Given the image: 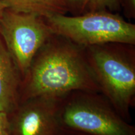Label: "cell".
I'll return each mask as SVG.
<instances>
[{"label": "cell", "mask_w": 135, "mask_h": 135, "mask_svg": "<svg viewBox=\"0 0 135 135\" xmlns=\"http://www.w3.org/2000/svg\"><path fill=\"white\" fill-rule=\"evenodd\" d=\"M99 92L85 49L53 34L34 57L21 81L20 102L32 98H61L74 91Z\"/></svg>", "instance_id": "1"}, {"label": "cell", "mask_w": 135, "mask_h": 135, "mask_svg": "<svg viewBox=\"0 0 135 135\" xmlns=\"http://www.w3.org/2000/svg\"><path fill=\"white\" fill-rule=\"evenodd\" d=\"M134 46L113 43L84 48L99 92L129 122L135 106Z\"/></svg>", "instance_id": "2"}, {"label": "cell", "mask_w": 135, "mask_h": 135, "mask_svg": "<svg viewBox=\"0 0 135 135\" xmlns=\"http://www.w3.org/2000/svg\"><path fill=\"white\" fill-rule=\"evenodd\" d=\"M60 126L89 135H135V127L124 119L101 93L74 91L60 98Z\"/></svg>", "instance_id": "3"}, {"label": "cell", "mask_w": 135, "mask_h": 135, "mask_svg": "<svg viewBox=\"0 0 135 135\" xmlns=\"http://www.w3.org/2000/svg\"><path fill=\"white\" fill-rule=\"evenodd\" d=\"M44 19L53 34L84 48L113 43L135 45V25L104 10L75 16L54 13Z\"/></svg>", "instance_id": "4"}, {"label": "cell", "mask_w": 135, "mask_h": 135, "mask_svg": "<svg viewBox=\"0 0 135 135\" xmlns=\"http://www.w3.org/2000/svg\"><path fill=\"white\" fill-rule=\"evenodd\" d=\"M53 34L43 17L4 10L0 18V36L22 80L37 52Z\"/></svg>", "instance_id": "5"}, {"label": "cell", "mask_w": 135, "mask_h": 135, "mask_svg": "<svg viewBox=\"0 0 135 135\" xmlns=\"http://www.w3.org/2000/svg\"><path fill=\"white\" fill-rule=\"evenodd\" d=\"M61 98L39 97L20 101L7 114L10 135H56L61 128Z\"/></svg>", "instance_id": "6"}, {"label": "cell", "mask_w": 135, "mask_h": 135, "mask_svg": "<svg viewBox=\"0 0 135 135\" xmlns=\"http://www.w3.org/2000/svg\"><path fill=\"white\" fill-rule=\"evenodd\" d=\"M22 77L0 36V111L9 114L18 105Z\"/></svg>", "instance_id": "7"}, {"label": "cell", "mask_w": 135, "mask_h": 135, "mask_svg": "<svg viewBox=\"0 0 135 135\" xmlns=\"http://www.w3.org/2000/svg\"><path fill=\"white\" fill-rule=\"evenodd\" d=\"M7 9L32 13L43 18L54 13L65 14L68 6L63 0H1Z\"/></svg>", "instance_id": "8"}, {"label": "cell", "mask_w": 135, "mask_h": 135, "mask_svg": "<svg viewBox=\"0 0 135 135\" xmlns=\"http://www.w3.org/2000/svg\"><path fill=\"white\" fill-rule=\"evenodd\" d=\"M86 6L93 11L104 10L106 8L115 9L119 5V0H85Z\"/></svg>", "instance_id": "9"}, {"label": "cell", "mask_w": 135, "mask_h": 135, "mask_svg": "<svg viewBox=\"0 0 135 135\" xmlns=\"http://www.w3.org/2000/svg\"><path fill=\"white\" fill-rule=\"evenodd\" d=\"M0 135H10L7 114L0 111Z\"/></svg>", "instance_id": "10"}, {"label": "cell", "mask_w": 135, "mask_h": 135, "mask_svg": "<svg viewBox=\"0 0 135 135\" xmlns=\"http://www.w3.org/2000/svg\"><path fill=\"white\" fill-rule=\"evenodd\" d=\"M56 135H89L85 133L79 132V131L71 130V129H66V128H60V130Z\"/></svg>", "instance_id": "11"}, {"label": "cell", "mask_w": 135, "mask_h": 135, "mask_svg": "<svg viewBox=\"0 0 135 135\" xmlns=\"http://www.w3.org/2000/svg\"><path fill=\"white\" fill-rule=\"evenodd\" d=\"M63 1L67 6L71 5L78 8H84L86 6L85 0H63Z\"/></svg>", "instance_id": "12"}, {"label": "cell", "mask_w": 135, "mask_h": 135, "mask_svg": "<svg viewBox=\"0 0 135 135\" xmlns=\"http://www.w3.org/2000/svg\"><path fill=\"white\" fill-rule=\"evenodd\" d=\"M126 2L129 8L132 9V11H134L135 9V0H126Z\"/></svg>", "instance_id": "13"}, {"label": "cell", "mask_w": 135, "mask_h": 135, "mask_svg": "<svg viewBox=\"0 0 135 135\" xmlns=\"http://www.w3.org/2000/svg\"><path fill=\"white\" fill-rule=\"evenodd\" d=\"M6 9V6H5L4 3L1 1V0H0V18H1V16H2L3 13H4V10Z\"/></svg>", "instance_id": "14"}]
</instances>
